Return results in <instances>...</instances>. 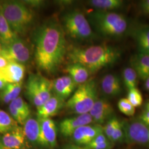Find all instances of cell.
<instances>
[{
  "instance_id": "obj_1",
  "label": "cell",
  "mask_w": 149,
  "mask_h": 149,
  "mask_svg": "<svg viewBox=\"0 0 149 149\" xmlns=\"http://www.w3.org/2000/svg\"><path fill=\"white\" fill-rule=\"evenodd\" d=\"M34 42L38 67L48 74L55 72L68 50L63 27L56 22H48L38 28Z\"/></svg>"
},
{
  "instance_id": "obj_2",
  "label": "cell",
  "mask_w": 149,
  "mask_h": 149,
  "mask_svg": "<svg viewBox=\"0 0 149 149\" xmlns=\"http://www.w3.org/2000/svg\"><path fill=\"white\" fill-rule=\"evenodd\" d=\"M71 63L81 64L90 74L111 66L120 59L121 50L116 47L106 44L88 47H72L66 54Z\"/></svg>"
},
{
  "instance_id": "obj_3",
  "label": "cell",
  "mask_w": 149,
  "mask_h": 149,
  "mask_svg": "<svg viewBox=\"0 0 149 149\" xmlns=\"http://www.w3.org/2000/svg\"><path fill=\"white\" fill-rule=\"evenodd\" d=\"M88 22L103 37L119 39L128 33L130 26L125 16L115 12L92 11L88 15Z\"/></svg>"
},
{
  "instance_id": "obj_4",
  "label": "cell",
  "mask_w": 149,
  "mask_h": 149,
  "mask_svg": "<svg viewBox=\"0 0 149 149\" xmlns=\"http://www.w3.org/2000/svg\"><path fill=\"white\" fill-rule=\"evenodd\" d=\"M3 15L16 34H23L32 25L34 14L22 1H7L1 5Z\"/></svg>"
},
{
  "instance_id": "obj_5",
  "label": "cell",
  "mask_w": 149,
  "mask_h": 149,
  "mask_svg": "<svg viewBox=\"0 0 149 149\" xmlns=\"http://www.w3.org/2000/svg\"><path fill=\"white\" fill-rule=\"evenodd\" d=\"M97 99V83L95 80H88L76 89L64 107L70 113L76 115L89 113Z\"/></svg>"
},
{
  "instance_id": "obj_6",
  "label": "cell",
  "mask_w": 149,
  "mask_h": 149,
  "mask_svg": "<svg viewBox=\"0 0 149 149\" xmlns=\"http://www.w3.org/2000/svg\"><path fill=\"white\" fill-rule=\"evenodd\" d=\"M65 32L70 37L80 41L92 40L96 35L84 14L77 10L70 11L63 18Z\"/></svg>"
},
{
  "instance_id": "obj_7",
  "label": "cell",
  "mask_w": 149,
  "mask_h": 149,
  "mask_svg": "<svg viewBox=\"0 0 149 149\" xmlns=\"http://www.w3.org/2000/svg\"><path fill=\"white\" fill-rule=\"evenodd\" d=\"M26 89L27 97L37 109L53 96L52 81L40 74L29 76Z\"/></svg>"
},
{
  "instance_id": "obj_8",
  "label": "cell",
  "mask_w": 149,
  "mask_h": 149,
  "mask_svg": "<svg viewBox=\"0 0 149 149\" xmlns=\"http://www.w3.org/2000/svg\"><path fill=\"white\" fill-rule=\"evenodd\" d=\"M124 141L129 144L149 146V126L139 118L122 121Z\"/></svg>"
},
{
  "instance_id": "obj_9",
  "label": "cell",
  "mask_w": 149,
  "mask_h": 149,
  "mask_svg": "<svg viewBox=\"0 0 149 149\" xmlns=\"http://www.w3.org/2000/svg\"><path fill=\"white\" fill-rule=\"evenodd\" d=\"M0 56L8 62L19 64L27 63L31 58V53L27 44L18 37L11 43L0 48Z\"/></svg>"
},
{
  "instance_id": "obj_10",
  "label": "cell",
  "mask_w": 149,
  "mask_h": 149,
  "mask_svg": "<svg viewBox=\"0 0 149 149\" xmlns=\"http://www.w3.org/2000/svg\"><path fill=\"white\" fill-rule=\"evenodd\" d=\"M40 125L39 145L53 149L57 145V128L52 118L38 119Z\"/></svg>"
},
{
  "instance_id": "obj_11",
  "label": "cell",
  "mask_w": 149,
  "mask_h": 149,
  "mask_svg": "<svg viewBox=\"0 0 149 149\" xmlns=\"http://www.w3.org/2000/svg\"><path fill=\"white\" fill-rule=\"evenodd\" d=\"M127 34L133 39L139 53L149 55V24L143 23L130 24Z\"/></svg>"
},
{
  "instance_id": "obj_12",
  "label": "cell",
  "mask_w": 149,
  "mask_h": 149,
  "mask_svg": "<svg viewBox=\"0 0 149 149\" xmlns=\"http://www.w3.org/2000/svg\"><path fill=\"white\" fill-rule=\"evenodd\" d=\"M103 132L102 125L88 124L81 127L74 131L71 138L74 144L85 147L100 134Z\"/></svg>"
},
{
  "instance_id": "obj_13",
  "label": "cell",
  "mask_w": 149,
  "mask_h": 149,
  "mask_svg": "<svg viewBox=\"0 0 149 149\" xmlns=\"http://www.w3.org/2000/svg\"><path fill=\"white\" fill-rule=\"evenodd\" d=\"M89 114L94 124L102 125L114 116V109L112 104L106 99L98 98Z\"/></svg>"
},
{
  "instance_id": "obj_14",
  "label": "cell",
  "mask_w": 149,
  "mask_h": 149,
  "mask_svg": "<svg viewBox=\"0 0 149 149\" xmlns=\"http://www.w3.org/2000/svg\"><path fill=\"white\" fill-rule=\"evenodd\" d=\"M1 139L4 149H26L28 141L20 125L2 135Z\"/></svg>"
},
{
  "instance_id": "obj_15",
  "label": "cell",
  "mask_w": 149,
  "mask_h": 149,
  "mask_svg": "<svg viewBox=\"0 0 149 149\" xmlns=\"http://www.w3.org/2000/svg\"><path fill=\"white\" fill-rule=\"evenodd\" d=\"M93 123L92 118L89 113L77 115L75 117L66 118L59 124L60 133L64 137H71L74 131L81 127Z\"/></svg>"
},
{
  "instance_id": "obj_16",
  "label": "cell",
  "mask_w": 149,
  "mask_h": 149,
  "mask_svg": "<svg viewBox=\"0 0 149 149\" xmlns=\"http://www.w3.org/2000/svg\"><path fill=\"white\" fill-rule=\"evenodd\" d=\"M52 84L54 95L64 100L73 94L77 86L69 75L59 77L52 81Z\"/></svg>"
},
{
  "instance_id": "obj_17",
  "label": "cell",
  "mask_w": 149,
  "mask_h": 149,
  "mask_svg": "<svg viewBox=\"0 0 149 149\" xmlns=\"http://www.w3.org/2000/svg\"><path fill=\"white\" fill-rule=\"evenodd\" d=\"M65 100L56 95H53L48 101L37 109V119L51 118L56 115L64 107Z\"/></svg>"
},
{
  "instance_id": "obj_18",
  "label": "cell",
  "mask_w": 149,
  "mask_h": 149,
  "mask_svg": "<svg viewBox=\"0 0 149 149\" xmlns=\"http://www.w3.org/2000/svg\"><path fill=\"white\" fill-rule=\"evenodd\" d=\"M26 71L24 65L15 62H9L3 68L0 69V76L9 84L22 82Z\"/></svg>"
},
{
  "instance_id": "obj_19",
  "label": "cell",
  "mask_w": 149,
  "mask_h": 149,
  "mask_svg": "<svg viewBox=\"0 0 149 149\" xmlns=\"http://www.w3.org/2000/svg\"><path fill=\"white\" fill-rule=\"evenodd\" d=\"M101 87L103 94L108 97L119 96L122 92L121 79L117 74H108L103 77Z\"/></svg>"
},
{
  "instance_id": "obj_20",
  "label": "cell",
  "mask_w": 149,
  "mask_h": 149,
  "mask_svg": "<svg viewBox=\"0 0 149 149\" xmlns=\"http://www.w3.org/2000/svg\"><path fill=\"white\" fill-rule=\"evenodd\" d=\"M131 64L139 79L145 80L149 77V54H136L131 59Z\"/></svg>"
},
{
  "instance_id": "obj_21",
  "label": "cell",
  "mask_w": 149,
  "mask_h": 149,
  "mask_svg": "<svg viewBox=\"0 0 149 149\" xmlns=\"http://www.w3.org/2000/svg\"><path fill=\"white\" fill-rule=\"evenodd\" d=\"M65 72L69 74L72 79L77 85H80L89 80L90 71L81 64L71 63L65 69Z\"/></svg>"
},
{
  "instance_id": "obj_22",
  "label": "cell",
  "mask_w": 149,
  "mask_h": 149,
  "mask_svg": "<svg viewBox=\"0 0 149 149\" xmlns=\"http://www.w3.org/2000/svg\"><path fill=\"white\" fill-rule=\"evenodd\" d=\"M27 141L33 144L39 145L40 125L38 119L29 117L22 125Z\"/></svg>"
},
{
  "instance_id": "obj_23",
  "label": "cell",
  "mask_w": 149,
  "mask_h": 149,
  "mask_svg": "<svg viewBox=\"0 0 149 149\" xmlns=\"http://www.w3.org/2000/svg\"><path fill=\"white\" fill-rule=\"evenodd\" d=\"M90 6L96 10L114 12L123 8L125 1L123 0H91L88 1Z\"/></svg>"
},
{
  "instance_id": "obj_24",
  "label": "cell",
  "mask_w": 149,
  "mask_h": 149,
  "mask_svg": "<svg viewBox=\"0 0 149 149\" xmlns=\"http://www.w3.org/2000/svg\"><path fill=\"white\" fill-rule=\"evenodd\" d=\"M22 90V82L17 84H9L3 90L0 92V102L10 104L18 98Z\"/></svg>"
},
{
  "instance_id": "obj_25",
  "label": "cell",
  "mask_w": 149,
  "mask_h": 149,
  "mask_svg": "<svg viewBox=\"0 0 149 149\" xmlns=\"http://www.w3.org/2000/svg\"><path fill=\"white\" fill-rule=\"evenodd\" d=\"M18 37L12 29L0 8V40L3 45H7Z\"/></svg>"
},
{
  "instance_id": "obj_26",
  "label": "cell",
  "mask_w": 149,
  "mask_h": 149,
  "mask_svg": "<svg viewBox=\"0 0 149 149\" xmlns=\"http://www.w3.org/2000/svg\"><path fill=\"white\" fill-rule=\"evenodd\" d=\"M18 125L10 114L0 108V135L7 133Z\"/></svg>"
},
{
  "instance_id": "obj_27",
  "label": "cell",
  "mask_w": 149,
  "mask_h": 149,
  "mask_svg": "<svg viewBox=\"0 0 149 149\" xmlns=\"http://www.w3.org/2000/svg\"><path fill=\"white\" fill-rule=\"evenodd\" d=\"M122 75L124 85L128 90L137 87L138 76L132 67L125 68L123 70Z\"/></svg>"
},
{
  "instance_id": "obj_28",
  "label": "cell",
  "mask_w": 149,
  "mask_h": 149,
  "mask_svg": "<svg viewBox=\"0 0 149 149\" xmlns=\"http://www.w3.org/2000/svg\"><path fill=\"white\" fill-rule=\"evenodd\" d=\"M127 98L135 108L140 107L143 104L142 93L137 87L128 90Z\"/></svg>"
},
{
  "instance_id": "obj_29",
  "label": "cell",
  "mask_w": 149,
  "mask_h": 149,
  "mask_svg": "<svg viewBox=\"0 0 149 149\" xmlns=\"http://www.w3.org/2000/svg\"><path fill=\"white\" fill-rule=\"evenodd\" d=\"M14 106L21 113L23 116L27 120L29 117H30L31 115V109L28 106V103L25 101L21 97L19 96L15 100L11 102Z\"/></svg>"
},
{
  "instance_id": "obj_30",
  "label": "cell",
  "mask_w": 149,
  "mask_h": 149,
  "mask_svg": "<svg viewBox=\"0 0 149 149\" xmlns=\"http://www.w3.org/2000/svg\"><path fill=\"white\" fill-rule=\"evenodd\" d=\"M119 111L127 116L132 117L135 114V108L130 103L127 98H122L118 102Z\"/></svg>"
},
{
  "instance_id": "obj_31",
  "label": "cell",
  "mask_w": 149,
  "mask_h": 149,
  "mask_svg": "<svg viewBox=\"0 0 149 149\" xmlns=\"http://www.w3.org/2000/svg\"><path fill=\"white\" fill-rule=\"evenodd\" d=\"M119 122H120V120L118 119L117 118L113 116L112 118H111L105 123L104 126L103 127V133L109 140H110L112 136V134Z\"/></svg>"
},
{
  "instance_id": "obj_32",
  "label": "cell",
  "mask_w": 149,
  "mask_h": 149,
  "mask_svg": "<svg viewBox=\"0 0 149 149\" xmlns=\"http://www.w3.org/2000/svg\"><path fill=\"white\" fill-rule=\"evenodd\" d=\"M110 141L113 144L124 141V133L121 121L119 123L117 127L114 130Z\"/></svg>"
},
{
  "instance_id": "obj_33",
  "label": "cell",
  "mask_w": 149,
  "mask_h": 149,
  "mask_svg": "<svg viewBox=\"0 0 149 149\" xmlns=\"http://www.w3.org/2000/svg\"><path fill=\"white\" fill-rule=\"evenodd\" d=\"M8 109L11 117L18 123V125H23L26 120L23 116L21 113L14 106V105L12 103H10L9 104Z\"/></svg>"
},
{
  "instance_id": "obj_34",
  "label": "cell",
  "mask_w": 149,
  "mask_h": 149,
  "mask_svg": "<svg viewBox=\"0 0 149 149\" xmlns=\"http://www.w3.org/2000/svg\"><path fill=\"white\" fill-rule=\"evenodd\" d=\"M140 8L144 15L149 17V0H143L140 3Z\"/></svg>"
},
{
  "instance_id": "obj_35",
  "label": "cell",
  "mask_w": 149,
  "mask_h": 149,
  "mask_svg": "<svg viewBox=\"0 0 149 149\" xmlns=\"http://www.w3.org/2000/svg\"><path fill=\"white\" fill-rule=\"evenodd\" d=\"M26 5H27L28 7H40L42 6L44 3V2L42 1H39V0H36V1H22Z\"/></svg>"
},
{
  "instance_id": "obj_36",
  "label": "cell",
  "mask_w": 149,
  "mask_h": 149,
  "mask_svg": "<svg viewBox=\"0 0 149 149\" xmlns=\"http://www.w3.org/2000/svg\"><path fill=\"white\" fill-rule=\"evenodd\" d=\"M143 122L149 126V111L145 109L139 118Z\"/></svg>"
},
{
  "instance_id": "obj_37",
  "label": "cell",
  "mask_w": 149,
  "mask_h": 149,
  "mask_svg": "<svg viewBox=\"0 0 149 149\" xmlns=\"http://www.w3.org/2000/svg\"><path fill=\"white\" fill-rule=\"evenodd\" d=\"M63 149H87L85 147L81 146L75 144H68L64 146Z\"/></svg>"
},
{
  "instance_id": "obj_38",
  "label": "cell",
  "mask_w": 149,
  "mask_h": 149,
  "mask_svg": "<svg viewBox=\"0 0 149 149\" xmlns=\"http://www.w3.org/2000/svg\"><path fill=\"white\" fill-rule=\"evenodd\" d=\"M8 63L9 62L6 59L0 56V69L5 68Z\"/></svg>"
},
{
  "instance_id": "obj_39",
  "label": "cell",
  "mask_w": 149,
  "mask_h": 149,
  "mask_svg": "<svg viewBox=\"0 0 149 149\" xmlns=\"http://www.w3.org/2000/svg\"><path fill=\"white\" fill-rule=\"evenodd\" d=\"M7 84H8V83L5 80H3L0 76V92L3 90L5 88V87Z\"/></svg>"
},
{
  "instance_id": "obj_40",
  "label": "cell",
  "mask_w": 149,
  "mask_h": 149,
  "mask_svg": "<svg viewBox=\"0 0 149 149\" xmlns=\"http://www.w3.org/2000/svg\"><path fill=\"white\" fill-rule=\"evenodd\" d=\"M145 87L146 90L149 91V77H148L146 80L145 82Z\"/></svg>"
},
{
  "instance_id": "obj_41",
  "label": "cell",
  "mask_w": 149,
  "mask_h": 149,
  "mask_svg": "<svg viewBox=\"0 0 149 149\" xmlns=\"http://www.w3.org/2000/svg\"><path fill=\"white\" fill-rule=\"evenodd\" d=\"M145 109L148 110L149 111V101L146 104V106H145Z\"/></svg>"
},
{
  "instance_id": "obj_42",
  "label": "cell",
  "mask_w": 149,
  "mask_h": 149,
  "mask_svg": "<svg viewBox=\"0 0 149 149\" xmlns=\"http://www.w3.org/2000/svg\"><path fill=\"white\" fill-rule=\"evenodd\" d=\"M0 149H3V145L2 144V141H1V136H0Z\"/></svg>"
},
{
  "instance_id": "obj_43",
  "label": "cell",
  "mask_w": 149,
  "mask_h": 149,
  "mask_svg": "<svg viewBox=\"0 0 149 149\" xmlns=\"http://www.w3.org/2000/svg\"><path fill=\"white\" fill-rule=\"evenodd\" d=\"M0 8H1V4H0Z\"/></svg>"
}]
</instances>
